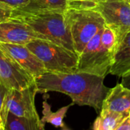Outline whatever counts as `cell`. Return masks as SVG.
I'll use <instances>...</instances> for the list:
<instances>
[{
	"mask_svg": "<svg viewBox=\"0 0 130 130\" xmlns=\"http://www.w3.org/2000/svg\"><path fill=\"white\" fill-rule=\"evenodd\" d=\"M101 110L130 115V88L123 86L121 83L110 88L103 100Z\"/></svg>",
	"mask_w": 130,
	"mask_h": 130,
	"instance_id": "11",
	"label": "cell"
},
{
	"mask_svg": "<svg viewBox=\"0 0 130 130\" xmlns=\"http://www.w3.org/2000/svg\"><path fill=\"white\" fill-rule=\"evenodd\" d=\"M101 43L103 46L114 56L117 45L116 36L115 32L108 26L105 25L101 33Z\"/></svg>",
	"mask_w": 130,
	"mask_h": 130,
	"instance_id": "17",
	"label": "cell"
},
{
	"mask_svg": "<svg viewBox=\"0 0 130 130\" xmlns=\"http://www.w3.org/2000/svg\"><path fill=\"white\" fill-rule=\"evenodd\" d=\"M26 46L42 62L47 72L73 73L77 70L79 55L61 45L35 39L26 44Z\"/></svg>",
	"mask_w": 130,
	"mask_h": 130,
	"instance_id": "4",
	"label": "cell"
},
{
	"mask_svg": "<svg viewBox=\"0 0 130 130\" xmlns=\"http://www.w3.org/2000/svg\"><path fill=\"white\" fill-rule=\"evenodd\" d=\"M74 104L73 103L63 107L61 108H60L59 110H57L56 112L52 111L51 110V105L47 102V101H44L42 104V114L43 117L42 118H41V121L44 123H50L51 125H53L54 127L57 128H61L62 129L67 130L69 129V128L65 125L64 122V119L66 116L67 112L68 111V109L70 108V107Z\"/></svg>",
	"mask_w": 130,
	"mask_h": 130,
	"instance_id": "16",
	"label": "cell"
},
{
	"mask_svg": "<svg viewBox=\"0 0 130 130\" xmlns=\"http://www.w3.org/2000/svg\"><path fill=\"white\" fill-rule=\"evenodd\" d=\"M102 1L103 0H68V8L79 9H93L96 5Z\"/></svg>",
	"mask_w": 130,
	"mask_h": 130,
	"instance_id": "18",
	"label": "cell"
},
{
	"mask_svg": "<svg viewBox=\"0 0 130 130\" xmlns=\"http://www.w3.org/2000/svg\"><path fill=\"white\" fill-rule=\"evenodd\" d=\"M26 23L44 40L75 51L70 30L66 24L64 12L46 11L28 13L14 10L12 17Z\"/></svg>",
	"mask_w": 130,
	"mask_h": 130,
	"instance_id": "2",
	"label": "cell"
},
{
	"mask_svg": "<svg viewBox=\"0 0 130 130\" xmlns=\"http://www.w3.org/2000/svg\"><path fill=\"white\" fill-rule=\"evenodd\" d=\"M103 18L106 25L116 34L117 45L130 30V4L128 0H103L93 8ZM116 45V46H117Z\"/></svg>",
	"mask_w": 130,
	"mask_h": 130,
	"instance_id": "6",
	"label": "cell"
},
{
	"mask_svg": "<svg viewBox=\"0 0 130 130\" xmlns=\"http://www.w3.org/2000/svg\"><path fill=\"white\" fill-rule=\"evenodd\" d=\"M0 130H5V123L1 115H0Z\"/></svg>",
	"mask_w": 130,
	"mask_h": 130,
	"instance_id": "24",
	"label": "cell"
},
{
	"mask_svg": "<svg viewBox=\"0 0 130 130\" xmlns=\"http://www.w3.org/2000/svg\"><path fill=\"white\" fill-rule=\"evenodd\" d=\"M0 48L8 53L25 71L35 79L47 72L42 62L26 45L0 42Z\"/></svg>",
	"mask_w": 130,
	"mask_h": 130,
	"instance_id": "9",
	"label": "cell"
},
{
	"mask_svg": "<svg viewBox=\"0 0 130 130\" xmlns=\"http://www.w3.org/2000/svg\"><path fill=\"white\" fill-rule=\"evenodd\" d=\"M103 29L89 41L79 55L77 72H84L103 77H106L110 73L113 54L108 51L101 43Z\"/></svg>",
	"mask_w": 130,
	"mask_h": 130,
	"instance_id": "5",
	"label": "cell"
},
{
	"mask_svg": "<svg viewBox=\"0 0 130 130\" xmlns=\"http://www.w3.org/2000/svg\"><path fill=\"white\" fill-rule=\"evenodd\" d=\"M129 1V4H130V0H128Z\"/></svg>",
	"mask_w": 130,
	"mask_h": 130,
	"instance_id": "25",
	"label": "cell"
},
{
	"mask_svg": "<svg viewBox=\"0 0 130 130\" xmlns=\"http://www.w3.org/2000/svg\"><path fill=\"white\" fill-rule=\"evenodd\" d=\"M105 77L84 72L59 73L47 72L35 79L38 93L57 91L67 94L72 103L89 106L100 111L110 88L104 85Z\"/></svg>",
	"mask_w": 130,
	"mask_h": 130,
	"instance_id": "1",
	"label": "cell"
},
{
	"mask_svg": "<svg viewBox=\"0 0 130 130\" xmlns=\"http://www.w3.org/2000/svg\"><path fill=\"white\" fill-rule=\"evenodd\" d=\"M130 72V30L116 46L110 73L123 77Z\"/></svg>",
	"mask_w": 130,
	"mask_h": 130,
	"instance_id": "12",
	"label": "cell"
},
{
	"mask_svg": "<svg viewBox=\"0 0 130 130\" xmlns=\"http://www.w3.org/2000/svg\"><path fill=\"white\" fill-rule=\"evenodd\" d=\"M64 18L75 51L78 55L82 53L89 41L106 25L100 13L92 8H68L64 12Z\"/></svg>",
	"mask_w": 130,
	"mask_h": 130,
	"instance_id": "3",
	"label": "cell"
},
{
	"mask_svg": "<svg viewBox=\"0 0 130 130\" xmlns=\"http://www.w3.org/2000/svg\"><path fill=\"white\" fill-rule=\"evenodd\" d=\"M38 93L36 82L23 89H9L5 101V122L8 113L18 117L40 120L34 99Z\"/></svg>",
	"mask_w": 130,
	"mask_h": 130,
	"instance_id": "7",
	"label": "cell"
},
{
	"mask_svg": "<svg viewBox=\"0 0 130 130\" xmlns=\"http://www.w3.org/2000/svg\"><path fill=\"white\" fill-rule=\"evenodd\" d=\"M128 116L129 115L109 110H101L100 115L93 124L92 129L93 130H116L123 120Z\"/></svg>",
	"mask_w": 130,
	"mask_h": 130,
	"instance_id": "14",
	"label": "cell"
},
{
	"mask_svg": "<svg viewBox=\"0 0 130 130\" xmlns=\"http://www.w3.org/2000/svg\"><path fill=\"white\" fill-rule=\"evenodd\" d=\"M45 123L41 120L29 119L8 113L5 130H44Z\"/></svg>",
	"mask_w": 130,
	"mask_h": 130,
	"instance_id": "15",
	"label": "cell"
},
{
	"mask_svg": "<svg viewBox=\"0 0 130 130\" xmlns=\"http://www.w3.org/2000/svg\"><path fill=\"white\" fill-rule=\"evenodd\" d=\"M35 39L44 40L42 36L21 20L11 18L0 23L1 43L26 45Z\"/></svg>",
	"mask_w": 130,
	"mask_h": 130,
	"instance_id": "10",
	"label": "cell"
},
{
	"mask_svg": "<svg viewBox=\"0 0 130 130\" xmlns=\"http://www.w3.org/2000/svg\"><path fill=\"white\" fill-rule=\"evenodd\" d=\"M0 80L8 89H23L35 82L8 53L0 48Z\"/></svg>",
	"mask_w": 130,
	"mask_h": 130,
	"instance_id": "8",
	"label": "cell"
},
{
	"mask_svg": "<svg viewBox=\"0 0 130 130\" xmlns=\"http://www.w3.org/2000/svg\"><path fill=\"white\" fill-rule=\"evenodd\" d=\"M8 88L0 80V115L5 125V101L8 91Z\"/></svg>",
	"mask_w": 130,
	"mask_h": 130,
	"instance_id": "20",
	"label": "cell"
},
{
	"mask_svg": "<svg viewBox=\"0 0 130 130\" xmlns=\"http://www.w3.org/2000/svg\"><path fill=\"white\" fill-rule=\"evenodd\" d=\"M67 8L68 0H29L25 6L15 9L28 13L46 11H57L64 13Z\"/></svg>",
	"mask_w": 130,
	"mask_h": 130,
	"instance_id": "13",
	"label": "cell"
},
{
	"mask_svg": "<svg viewBox=\"0 0 130 130\" xmlns=\"http://www.w3.org/2000/svg\"><path fill=\"white\" fill-rule=\"evenodd\" d=\"M121 84L128 88H130V72L126 74V75H124L123 77H122V82Z\"/></svg>",
	"mask_w": 130,
	"mask_h": 130,
	"instance_id": "23",
	"label": "cell"
},
{
	"mask_svg": "<svg viewBox=\"0 0 130 130\" xmlns=\"http://www.w3.org/2000/svg\"><path fill=\"white\" fill-rule=\"evenodd\" d=\"M15 8L0 1V23L11 18Z\"/></svg>",
	"mask_w": 130,
	"mask_h": 130,
	"instance_id": "19",
	"label": "cell"
},
{
	"mask_svg": "<svg viewBox=\"0 0 130 130\" xmlns=\"http://www.w3.org/2000/svg\"><path fill=\"white\" fill-rule=\"evenodd\" d=\"M116 130H130V115L123 120Z\"/></svg>",
	"mask_w": 130,
	"mask_h": 130,
	"instance_id": "22",
	"label": "cell"
},
{
	"mask_svg": "<svg viewBox=\"0 0 130 130\" xmlns=\"http://www.w3.org/2000/svg\"><path fill=\"white\" fill-rule=\"evenodd\" d=\"M2 2H5L15 8H20L25 6L29 0H0Z\"/></svg>",
	"mask_w": 130,
	"mask_h": 130,
	"instance_id": "21",
	"label": "cell"
}]
</instances>
